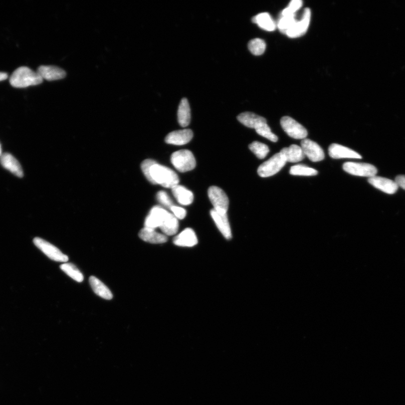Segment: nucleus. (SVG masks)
Instances as JSON below:
<instances>
[{
  "instance_id": "1",
  "label": "nucleus",
  "mask_w": 405,
  "mask_h": 405,
  "mask_svg": "<svg viewBox=\"0 0 405 405\" xmlns=\"http://www.w3.org/2000/svg\"><path fill=\"white\" fill-rule=\"evenodd\" d=\"M148 180L152 184H159L170 188L177 186L179 183L177 174L173 170L156 162L150 168Z\"/></svg>"
},
{
  "instance_id": "2",
  "label": "nucleus",
  "mask_w": 405,
  "mask_h": 405,
  "mask_svg": "<svg viewBox=\"0 0 405 405\" xmlns=\"http://www.w3.org/2000/svg\"><path fill=\"white\" fill-rule=\"evenodd\" d=\"M43 82V79L38 72H35L27 67L17 68L10 78L11 85L16 88H26L31 86L38 85Z\"/></svg>"
},
{
  "instance_id": "3",
  "label": "nucleus",
  "mask_w": 405,
  "mask_h": 405,
  "mask_svg": "<svg viewBox=\"0 0 405 405\" xmlns=\"http://www.w3.org/2000/svg\"><path fill=\"white\" fill-rule=\"evenodd\" d=\"M171 161L173 166L181 172L191 171L196 166L194 156L188 150L174 152L171 155Z\"/></svg>"
},
{
  "instance_id": "4",
  "label": "nucleus",
  "mask_w": 405,
  "mask_h": 405,
  "mask_svg": "<svg viewBox=\"0 0 405 405\" xmlns=\"http://www.w3.org/2000/svg\"><path fill=\"white\" fill-rule=\"evenodd\" d=\"M286 163L284 156L280 152L260 165L257 170L258 174L261 177L272 176L278 173Z\"/></svg>"
},
{
  "instance_id": "5",
  "label": "nucleus",
  "mask_w": 405,
  "mask_h": 405,
  "mask_svg": "<svg viewBox=\"0 0 405 405\" xmlns=\"http://www.w3.org/2000/svg\"><path fill=\"white\" fill-rule=\"evenodd\" d=\"M208 195L215 211L221 214H227L229 200L226 193L222 188L215 186H211L208 190Z\"/></svg>"
},
{
  "instance_id": "6",
  "label": "nucleus",
  "mask_w": 405,
  "mask_h": 405,
  "mask_svg": "<svg viewBox=\"0 0 405 405\" xmlns=\"http://www.w3.org/2000/svg\"><path fill=\"white\" fill-rule=\"evenodd\" d=\"M280 124L287 135L294 139L303 140L307 136L306 129L291 117H283L281 119Z\"/></svg>"
},
{
  "instance_id": "7",
  "label": "nucleus",
  "mask_w": 405,
  "mask_h": 405,
  "mask_svg": "<svg viewBox=\"0 0 405 405\" xmlns=\"http://www.w3.org/2000/svg\"><path fill=\"white\" fill-rule=\"evenodd\" d=\"M343 169L352 175L369 178L375 176L378 172L373 165L365 163L346 162L343 164Z\"/></svg>"
},
{
  "instance_id": "8",
  "label": "nucleus",
  "mask_w": 405,
  "mask_h": 405,
  "mask_svg": "<svg viewBox=\"0 0 405 405\" xmlns=\"http://www.w3.org/2000/svg\"><path fill=\"white\" fill-rule=\"evenodd\" d=\"M34 245L42 251L49 259L54 261L66 262L68 261V257L63 254L58 248L49 242L40 238L34 239Z\"/></svg>"
},
{
  "instance_id": "9",
  "label": "nucleus",
  "mask_w": 405,
  "mask_h": 405,
  "mask_svg": "<svg viewBox=\"0 0 405 405\" xmlns=\"http://www.w3.org/2000/svg\"><path fill=\"white\" fill-rule=\"evenodd\" d=\"M301 148L304 154L312 162H320L325 158V154L323 149L316 142L310 139L302 140Z\"/></svg>"
},
{
  "instance_id": "10",
  "label": "nucleus",
  "mask_w": 405,
  "mask_h": 405,
  "mask_svg": "<svg viewBox=\"0 0 405 405\" xmlns=\"http://www.w3.org/2000/svg\"><path fill=\"white\" fill-rule=\"evenodd\" d=\"M311 16L310 9H305L302 19L300 21L297 20L295 24L286 32L285 35L292 39L297 38L305 35L310 25Z\"/></svg>"
},
{
  "instance_id": "11",
  "label": "nucleus",
  "mask_w": 405,
  "mask_h": 405,
  "mask_svg": "<svg viewBox=\"0 0 405 405\" xmlns=\"http://www.w3.org/2000/svg\"><path fill=\"white\" fill-rule=\"evenodd\" d=\"M168 213L160 206L153 207L145 219V227L153 229L160 228Z\"/></svg>"
},
{
  "instance_id": "12",
  "label": "nucleus",
  "mask_w": 405,
  "mask_h": 405,
  "mask_svg": "<svg viewBox=\"0 0 405 405\" xmlns=\"http://www.w3.org/2000/svg\"><path fill=\"white\" fill-rule=\"evenodd\" d=\"M368 182L375 188L388 194H394L398 188L396 182L384 177L375 176L369 178Z\"/></svg>"
},
{
  "instance_id": "13",
  "label": "nucleus",
  "mask_w": 405,
  "mask_h": 405,
  "mask_svg": "<svg viewBox=\"0 0 405 405\" xmlns=\"http://www.w3.org/2000/svg\"><path fill=\"white\" fill-rule=\"evenodd\" d=\"M331 158L333 159H362V156L357 152L337 144H332L328 149Z\"/></svg>"
},
{
  "instance_id": "14",
  "label": "nucleus",
  "mask_w": 405,
  "mask_h": 405,
  "mask_svg": "<svg viewBox=\"0 0 405 405\" xmlns=\"http://www.w3.org/2000/svg\"><path fill=\"white\" fill-rule=\"evenodd\" d=\"M193 137V132L189 129L174 131L165 137V141L169 144L175 145H185L189 142Z\"/></svg>"
},
{
  "instance_id": "15",
  "label": "nucleus",
  "mask_w": 405,
  "mask_h": 405,
  "mask_svg": "<svg viewBox=\"0 0 405 405\" xmlns=\"http://www.w3.org/2000/svg\"><path fill=\"white\" fill-rule=\"evenodd\" d=\"M211 215L213 219L216 226L218 228L223 236L230 240L232 238L231 228H230L227 214H221L214 209L211 211Z\"/></svg>"
},
{
  "instance_id": "16",
  "label": "nucleus",
  "mask_w": 405,
  "mask_h": 405,
  "mask_svg": "<svg viewBox=\"0 0 405 405\" xmlns=\"http://www.w3.org/2000/svg\"><path fill=\"white\" fill-rule=\"evenodd\" d=\"M38 73L43 80L49 81L62 80L66 76V72L62 69L53 66H40Z\"/></svg>"
},
{
  "instance_id": "17",
  "label": "nucleus",
  "mask_w": 405,
  "mask_h": 405,
  "mask_svg": "<svg viewBox=\"0 0 405 405\" xmlns=\"http://www.w3.org/2000/svg\"><path fill=\"white\" fill-rule=\"evenodd\" d=\"M173 243L179 247H194L197 243V239L194 230L187 228L173 239Z\"/></svg>"
},
{
  "instance_id": "18",
  "label": "nucleus",
  "mask_w": 405,
  "mask_h": 405,
  "mask_svg": "<svg viewBox=\"0 0 405 405\" xmlns=\"http://www.w3.org/2000/svg\"><path fill=\"white\" fill-rule=\"evenodd\" d=\"M238 119L243 125L249 128H254L255 130L267 123L266 119L265 118L251 112H245L239 115Z\"/></svg>"
},
{
  "instance_id": "19",
  "label": "nucleus",
  "mask_w": 405,
  "mask_h": 405,
  "mask_svg": "<svg viewBox=\"0 0 405 405\" xmlns=\"http://www.w3.org/2000/svg\"><path fill=\"white\" fill-rule=\"evenodd\" d=\"M3 166L18 177L24 176V171L20 162L10 153H5L1 158Z\"/></svg>"
},
{
  "instance_id": "20",
  "label": "nucleus",
  "mask_w": 405,
  "mask_h": 405,
  "mask_svg": "<svg viewBox=\"0 0 405 405\" xmlns=\"http://www.w3.org/2000/svg\"><path fill=\"white\" fill-rule=\"evenodd\" d=\"M139 236L142 241L151 244L164 243L168 241V238L163 234L155 231V229L144 227L140 230Z\"/></svg>"
},
{
  "instance_id": "21",
  "label": "nucleus",
  "mask_w": 405,
  "mask_h": 405,
  "mask_svg": "<svg viewBox=\"0 0 405 405\" xmlns=\"http://www.w3.org/2000/svg\"><path fill=\"white\" fill-rule=\"evenodd\" d=\"M287 162L297 163L305 158L303 150L300 146L292 145L289 148H284L280 151Z\"/></svg>"
},
{
  "instance_id": "22",
  "label": "nucleus",
  "mask_w": 405,
  "mask_h": 405,
  "mask_svg": "<svg viewBox=\"0 0 405 405\" xmlns=\"http://www.w3.org/2000/svg\"><path fill=\"white\" fill-rule=\"evenodd\" d=\"M173 196L179 204L188 206L194 200L193 193L183 186L177 185L172 188Z\"/></svg>"
},
{
  "instance_id": "23",
  "label": "nucleus",
  "mask_w": 405,
  "mask_h": 405,
  "mask_svg": "<svg viewBox=\"0 0 405 405\" xmlns=\"http://www.w3.org/2000/svg\"><path fill=\"white\" fill-rule=\"evenodd\" d=\"M89 282L94 292L97 295L105 300H110L113 298V294L110 289L101 281L91 276L89 279Z\"/></svg>"
},
{
  "instance_id": "24",
  "label": "nucleus",
  "mask_w": 405,
  "mask_h": 405,
  "mask_svg": "<svg viewBox=\"0 0 405 405\" xmlns=\"http://www.w3.org/2000/svg\"><path fill=\"white\" fill-rule=\"evenodd\" d=\"M178 122L182 127H187L191 120V111L187 99L183 98L179 103L177 112Z\"/></svg>"
},
{
  "instance_id": "25",
  "label": "nucleus",
  "mask_w": 405,
  "mask_h": 405,
  "mask_svg": "<svg viewBox=\"0 0 405 405\" xmlns=\"http://www.w3.org/2000/svg\"><path fill=\"white\" fill-rule=\"evenodd\" d=\"M252 21L262 30L269 32L275 31L277 27L272 17L268 13L259 14L252 18Z\"/></svg>"
},
{
  "instance_id": "26",
  "label": "nucleus",
  "mask_w": 405,
  "mask_h": 405,
  "mask_svg": "<svg viewBox=\"0 0 405 405\" xmlns=\"http://www.w3.org/2000/svg\"><path fill=\"white\" fill-rule=\"evenodd\" d=\"M178 227V219L169 213L159 228L165 236H171L177 233Z\"/></svg>"
},
{
  "instance_id": "27",
  "label": "nucleus",
  "mask_w": 405,
  "mask_h": 405,
  "mask_svg": "<svg viewBox=\"0 0 405 405\" xmlns=\"http://www.w3.org/2000/svg\"><path fill=\"white\" fill-rule=\"evenodd\" d=\"M61 270L65 273L69 277L75 280L78 283H81L84 280V275L77 267L71 263H66L61 265Z\"/></svg>"
},
{
  "instance_id": "28",
  "label": "nucleus",
  "mask_w": 405,
  "mask_h": 405,
  "mask_svg": "<svg viewBox=\"0 0 405 405\" xmlns=\"http://www.w3.org/2000/svg\"><path fill=\"white\" fill-rule=\"evenodd\" d=\"M289 173L294 176H316L318 172L317 170L308 167L305 165L298 164L292 166L290 169Z\"/></svg>"
},
{
  "instance_id": "29",
  "label": "nucleus",
  "mask_w": 405,
  "mask_h": 405,
  "mask_svg": "<svg viewBox=\"0 0 405 405\" xmlns=\"http://www.w3.org/2000/svg\"><path fill=\"white\" fill-rule=\"evenodd\" d=\"M248 48L252 54L259 56L265 52L266 45L263 40L255 39L250 41L248 44Z\"/></svg>"
},
{
  "instance_id": "30",
  "label": "nucleus",
  "mask_w": 405,
  "mask_h": 405,
  "mask_svg": "<svg viewBox=\"0 0 405 405\" xmlns=\"http://www.w3.org/2000/svg\"><path fill=\"white\" fill-rule=\"evenodd\" d=\"M249 148L257 158L261 159H264L270 151L268 146L258 141L252 142L249 145Z\"/></svg>"
},
{
  "instance_id": "31",
  "label": "nucleus",
  "mask_w": 405,
  "mask_h": 405,
  "mask_svg": "<svg viewBox=\"0 0 405 405\" xmlns=\"http://www.w3.org/2000/svg\"><path fill=\"white\" fill-rule=\"evenodd\" d=\"M295 16H286L281 17L278 24V27L281 32L285 34L286 32L291 28L297 20Z\"/></svg>"
},
{
  "instance_id": "32",
  "label": "nucleus",
  "mask_w": 405,
  "mask_h": 405,
  "mask_svg": "<svg viewBox=\"0 0 405 405\" xmlns=\"http://www.w3.org/2000/svg\"><path fill=\"white\" fill-rule=\"evenodd\" d=\"M256 131L258 134L266 138V139H268L271 141L276 142L278 140V137L271 132L268 123L264 124V125L257 128Z\"/></svg>"
},
{
  "instance_id": "33",
  "label": "nucleus",
  "mask_w": 405,
  "mask_h": 405,
  "mask_svg": "<svg viewBox=\"0 0 405 405\" xmlns=\"http://www.w3.org/2000/svg\"><path fill=\"white\" fill-rule=\"evenodd\" d=\"M156 198L160 204L163 205L165 208L171 210L173 206L172 200L170 198L166 192L160 191L156 194Z\"/></svg>"
},
{
  "instance_id": "34",
  "label": "nucleus",
  "mask_w": 405,
  "mask_h": 405,
  "mask_svg": "<svg viewBox=\"0 0 405 405\" xmlns=\"http://www.w3.org/2000/svg\"><path fill=\"white\" fill-rule=\"evenodd\" d=\"M303 2L301 0H293L289 3L288 7L285 8L288 12L295 15L296 13L302 7Z\"/></svg>"
},
{
  "instance_id": "35",
  "label": "nucleus",
  "mask_w": 405,
  "mask_h": 405,
  "mask_svg": "<svg viewBox=\"0 0 405 405\" xmlns=\"http://www.w3.org/2000/svg\"><path fill=\"white\" fill-rule=\"evenodd\" d=\"M171 211L177 219L182 220L186 217V211L181 207L173 206L171 207Z\"/></svg>"
},
{
  "instance_id": "36",
  "label": "nucleus",
  "mask_w": 405,
  "mask_h": 405,
  "mask_svg": "<svg viewBox=\"0 0 405 405\" xmlns=\"http://www.w3.org/2000/svg\"><path fill=\"white\" fill-rule=\"evenodd\" d=\"M395 182H396L398 187H401L405 190V175H398L395 178Z\"/></svg>"
},
{
  "instance_id": "37",
  "label": "nucleus",
  "mask_w": 405,
  "mask_h": 405,
  "mask_svg": "<svg viewBox=\"0 0 405 405\" xmlns=\"http://www.w3.org/2000/svg\"><path fill=\"white\" fill-rule=\"evenodd\" d=\"M8 76L7 73L4 72H0V81L6 80L7 79Z\"/></svg>"
},
{
  "instance_id": "38",
  "label": "nucleus",
  "mask_w": 405,
  "mask_h": 405,
  "mask_svg": "<svg viewBox=\"0 0 405 405\" xmlns=\"http://www.w3.org/2000/svg\"><path fill=\"white\" fill-rule=\"evenodd\" d=\"M1 146H0V155H1Z\"/></svg>"
}]
</instances>
